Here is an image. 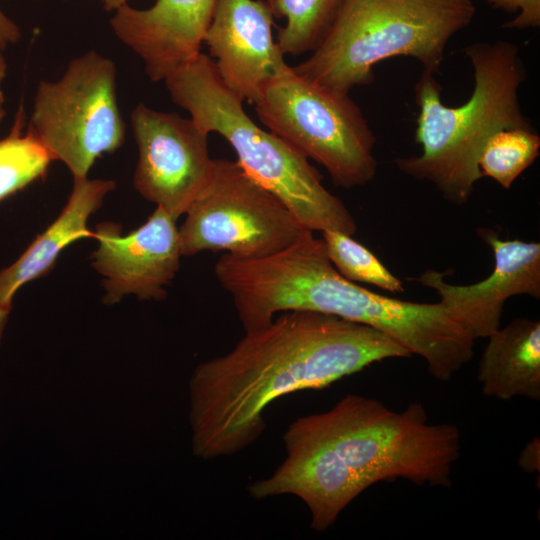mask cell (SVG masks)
I'll use <instances>...</instances> for the list:
<instances>
[{
	"label": "cell",
	"instance_id": "6da1fadb",
	"mask_svg": "<svg viewBox=\"0 0 540 540\" xmlns=\"http://www.w3.org/2000/svg\"><path fill=\"white\" fill-rule=\"evenodd\" d=\"M410 356L368 325L316 311L280 312L266 326L245 332L230 352L194 369L189 380L193 453L204 460L232 456L261 436L264 411L276 399Z\"/></svg>",
	"mask_w": 540,
	"mask_h": 540
},
{
	"label": "cell",
	"instance_id": "7a4b0ae2",
	"mask_svg": "<svg viewBox=\"0 0 540 540\" xmlns=\"http://www.w3.org/2000/svg\"><path fill=\"white\" fill-rule=\"evenodd\" d=\"M306 232L271 256L246 260L227 253L214 265L245 330L269 324L283 311L308 310L373 327L411 355L432 377L449 380L474 355L475 339L441 305L399 300L345 279L327 256L322 237Z\"/></svg>",
	"mask_w": 540,
	"mask_h": 540
},
{
	"label": "cell",
	"instance_id": "3957f363",
	"mask_svg": "<svg viewBox=\"0 0 540 540\" xmlns=\"http://www.w3.org/2000/svg\"><path fill=\"white\" fill-rule=\"evenodd\" d=\"M290 429L321 487L343 503L397 478L449 487L460 454L458 428L430 424L421 403L396 412L376 399L347 394L325 412L297 418Z\"/></svg>",
	"mask_w": 540,
	"mask_h": 540
},
{
	"label": "cell",
	"instance_id": "277c9868",
	"mask_svg": "<svg viewBox=\"0 0 540 540\" xmlns=\"http://www.w3.org/2000/svg\"><path fill=\"white\" fill-rule=\"evenodd\" d=\"M464 53L474 72L471 96L462 105H445L434 73L423 70L415 84V142L421 153L395 161L401 172L430 182L459 206L469 201L482 178L478 159L487 140L504 128L532 127L518 94L526 79L519 47L508 41L479 42Z\"/></svg>",
	"mask_w": 540,
	"mask_h": 540
},
{
	"label": "cell",
	"instance_id": "5b68a950",
	"mask_svg": "<svg viewBox=\"0 0 540 540\" xmlns=\"http://www.w3.org/2000/svg\"><path fill=\"white\" fill-rule=\"evenodd\" d=\"M164 83L172 101L207 133L224 137L242 169L279 198L307 229L356 233L352 213L327 190L320 172L304 154L252 121L243 100L225 85L210 56L198 53Z\"/></svg>",
	"mask_w": 540,
	"mask_h": 540
},
{
	"label": "cell",
	"instance_id": "8992f818",
	"mask_svg": "<svg viewBox=\"0 0 540 540\" xmlns=\"http://www.w3.org/2000/svg\"><path fill=\"white\" fill-rule=\"evenodd\" d=\"M471 0H349L319 46L292 69L349 93L374 80V66L396 56L437 73L451 38L473 20Z\"/></svg>",
	"mask_w": 540,
	"mask_h": 540
},
{
	"label": "cell",
	"instance_id": "52a82bcc",
	"mask_svg": "<svg viewBox=\"0 0 540 540\" xmlns=\"http://www.w3.org/2000/svg\"><path fill=\"white\" fill-rule=\"evenodd\" d=\"M253 105L272 133L322 165L334 185L351 189L375 177L376 136L349 93L308 80L288 65Z\"/></svg>",
	"mask_w": 540,
	"mask_h": 540
},
{
	"label": "cell",
	"instance_id": "ba28073f",
	"mask_svg": "<svg viewBox=\"0 0 540 540\" xmlns=\"http://www.w3.org/2000/svg\"><path fill=\"white\" fill-rule=\"evenodd\" d=\"M28 127L73 178L87 177L97 158L125 140L115 63L91 50L72 59L58 80L41 81Z\"/></svg>",
	"mask_w": 540,
	"mask_h": 540
},
{
	"label": "cell",
	"instance_id": "9c48e42d",
	"mask_svg": "<svg viewBox=\"0 0 540 540\" xmlns=\"http://www.w3.org/2000/svg\"><path fill=\"white\" fill-rule=\"evenodd\" d=\"M178 228L182 256L226 251L246 260L276 254L307 229L237 161L213 159L211 179Z\"/></svg>",
	"mask_w": 540,
	"mask_h": 540
},
{
	"label": "cell",
	"instance_id": "30bf717a",
	"mask_svg": "<svg viewBox=\"0 0 540 540\" xmlns=\"http://www.w3.org/2000/svg\"><path fill=\"white\" fill-rule=\"evenodd\" d=\"M130 123L138 147V193L178 219L208 185L213 170L208 135L191 117L139 103Z\"/></svg>",
	"mask_w": 540,
	"mask_h": 540
},
{
	"label": "cell",
	"instance_id": "8fae6325",
	"mask_svg": "<svg viewBox=\"0 0 540 540\" xmlns=\"http://www.w3.org/2000/svg\"><path fill=\"white\" fill-rule=\"evenodd\" d=\"M176 220L156 207L143 225L124 236L117 223L96 225L98 248L92 253V266L104 277L106 304L118 303L129 294L140 300L166 298V287L182 257Z\"/></svg>",
	"mask_w": 540,
	"mask_h": 540
},
{
	"label": "cell",
	"instance_id": "7c38bea8",
	"mask_svg": "<svg viewBox=\"0 0 540 540\" xmlns=\"http://www.w3.org/2000/svg\"><path fill=\"white\" fill-rule=\"evenodd\" d=\"M494 257L491 274L477 283L454 285L445 274L426 270L415 280L433 289L447 312L476 340L501 326L506 300L513 296L540 297V243L503 240L489 228L477 229Z\"/></svg>",
	"mask_w": 540,
	"mask_h": 540
},
{
	"label": "cell",
	"instance_id": "4fadbf2b",
	"mask_svg": "<svg viewBox=\"0 0 540 540\" xmlns=\"http://www.w3.org/2000/svg\"><path fill=\"white\" fill-rule=\"evenodd\" d=\"M273 17L266 0H216L204 37L225 85L251 104L288 67L273 38Z\"/></svg>",
	"mask_w": 540,
	"mask_h": 540
},
{
	"label": "cell",
	"instance_id": "5bb4252c",
	"mask_svg": "<svg viewBox=\"0 0 540 540\" xmlns=\"http://www.w3.org/2000/svg\"><path fill=\"white\" fill-rule=\"evenodd\" d=\"M216 0H156L147 9L126 4L110 19L115 36L144 62L153 82L164 81L200 53Z\"/></svg>",
	"mask_w": 540,
	"mask_h": 540
},
{
	"label": "cell",
	"instance_id": "9a60e30c",
	"mask_svg": "<svg viewBox=\"0 0 540 540\" xmlns=\"http://www.w3.org/2000/svg\"><path fill=\"white\" fill-rule=\"evenodd\" d=\"M73 189L59 216L27 247L10 266L0 271V303H12L24 284L49 273L60 253L73 242L94 238L87 222L113 191V180L73 178Z\"/></svg>",
	"mask_w": 540,
	"mask_h": 540
},
{
	"label": "cell",
	"instance_id": "2e32d148",
	"mask_svg": "<svg viewBox=\"0 0 540 540\" xmlns=\"http://www.w3.org/2000/svg\"><path fill=\"white\" fill-rule=\"evenodd\" d=\"M478 365L482 393L540 399V321L517 318L490 334Z\"/></svg>",
	"mask_w": 540,
	"mask_h": 540
},
{
	"label": "cell",
	"instance_id": "e0dca14e",
	"mask_svg": "<svg viewBox=\"0 0 540 540\" xmlns=\"http://www.w3.org/2000/svg\"><path fill=\"white\" fill-rule=\"evenodd\" d=\"M349 0H266L276 18H285L277 44L284 55L315 50Z\"/></svg>",
	"mask_w": 540,
	"mask_h": 540
},
{
	"label": "cell",
	"instance_id": "ac0fdd59",
	"mask_svg": "<svg viewBox=\"0 0 540 540\" xmlns=\"http://www.w3.org/2000/svg\"><path fill=\"white\" fill-rule=\"evenodd\" d=\"M25 123L21 104L9 134L0 139V201L44 178L54 161L46 145L30 127L24 132Z\"/></svg>",
	"mask_w": 540,
	"mask_h": 540
},
{
	"label": "cell",
	"instance_id": "d6986e66",
	"mask_svg": "<svg viewBox=\"0 0 540 540\" xmlns=\"http://www.w3.org/2000/svg\"><path fill=\"white\" fill-rule=\"evenodd\" d=\"M540 136L533 127L504 128L485 143L478 168L482 177H490L502 188L510 189L515 180L539 156Z\"/></svg>",
	"mask_w": 540,
	"mask_h": 540
},
{
	"label": "cell",
	"instance_id": "ffe728a7",
	"mask_svg": "<svg viewBox=\"0 0 540 540\" xmlns=\"http://www.w3.org/2000/svg\"><path fill=\"white\" fill-rule=\"evenodd\" d=\"M321 235L328 258L345 279L370 284L390 293L404 291L401 279L351 235L335 230L322 231Z\"/></svg>",
	"mask_w": 540,
	"mask_h": 540
},
{
	"label": "cell",
	"instance_id": "44dd1931",
	"mask_svg": "<svg viewBox=\"0 0 540 540\" xmlns=\"http://www.w3.org/2000/svg\"><path fill=\"white\" fill-rule=\"evenodd\" d=\"M491 7L516 13L513 20L503 24L505 29H528L540 26V0H483Z\"/></svg>",
	"mask_w": 540,
	"mask_h": 540
},
{
	"label": "cell",
	"instance_id": "7402d4cb",
	"mask_svg": "<svg viewBox=\"0 0 540 540\" xmlns=\"http://www.w3.org/2000/svg\"><path fill=\"white\" fill-rule=\"evenodd\" d=\"M518 464L528 473L539 472L540 445L538 438L533 439L524 447L519 455Z\"/></svg>",
	"mask_w": 540,
	"mask_h": 540
},
{
	"label": "cell",
	"instance_id": "603a6c76",
	"mask_svg": "<svg viewBox=\"0 0 540 540\" xmlns=\"http://www.w3.org/2000/svg\"><path fill=\"white\" fill-rule=\"evenodd\" d=\"M21 35L19 26L0 9V47L17 43Z\"/></svg>",
	"mask_w": 540,
	"mask_h": 540
},
{
	"label": "cell",
	"instance_id": "cb8c5ba5",
	"mask_svg": "<svg viewBox=\"0 0 540 540\" xmlns=\"http://www.w3.org/2000/svg\"><path fill=\"white\" fill-rule=\"evenodd\" d=\"M7 73V63L3 55V49L0 47V123L5 118V96L2 88V83L6 77Z\"/></svg>",
	"mask_w": 540,
	"mask_h": 540
},
{
	"label": "cell",
	"instance_id": "d4e9b609",
	"mask_svg": "<svg viewBox=\"0 0 540 540\" xmlns=\"http://www.w3.org/2000/svg\"><path fill=\"white\" fill-rule=\"evenodd\" d=\"M12 303H0V341L11 311Z\"/></svg>",
	"mask_w": 540,
	"mask_h": 540
},
{
	"label": "cell",
	"instance_id": "484cf974",
	"mask_svg": "<svg viewBox=\"0 0 540 540\" xmlns=\"http://www.w3.org/2000/svg\"><path fill=\"white\" fill-rule=\"evenodd\" d=\"M103 8L108 12H115L122 6L128 4L129 0H99Z\"/></svg>",
	"mask_w": 540,
	"mask_h": 540
},
{
	"label": "cell",
	"instance_id": "4316f807",
	"mask_svg": "<svg viewBox=\"0 0 540 540\" xmlns=\"http://www.w3.org/2000/svg\"><path fill=\"white\" fill-rule=\"evenodd\" d=\"M34 1H37V0H34Z\"/></svg>",
	"mask_w": 540,
	"mask_h": 540
}]
</instances>
